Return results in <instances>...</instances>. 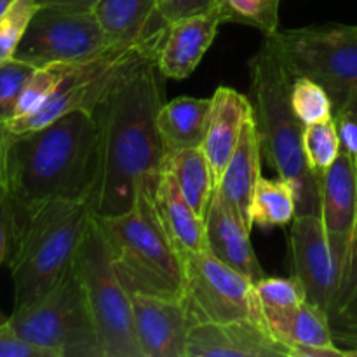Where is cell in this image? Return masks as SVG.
<instances>
[{"mask_svg": "<svg viewBox=\"0 0 357 357\" xmlns=\"http://www.w3.org/2000/svg\"><path fill=\"white\" fill-rule=\"evenodd\" d=\"M155 58L138 66L93 112L98 124L96 178L89 206L96 216H114L135 204L139 183L164 171L157 115L164 89Z\"/></svg>", "mask_w": 357, "mask_h": 357, "instance_id": "cell-1", "label": "cell"}, {"mask_svg": "<svg viewBox=\"0 0 357 357\" xmlns=\"http://www.w3.org/2000/svg\"><path fill=\"white\" fill-rule=\"evenodd\" d=\"M96 164L98 124L89 112H70L21 135L0 128V178L14 216L51 201L89 202Z\"/></svg>", "mask_w": 357, "mask_h": 357, "instance_id": "cell-2", "label": "cell"}, {"mask_svg": "<svg viewBox=\"0 0 357 357\" xmlns=\"http://www.w3.org/2000/svg\"><path fill=\"white\" fill-rule=\"evenodd\" d=\"M250 70L261 152L268 166L295 188L296 215L321 216V178L307 164L303 153L305 126L291 107L295 77L268 35L251 59Z\"/></svg>", "mask_w": 357, "mask_h": 357, "instance_id": "cell-3", "label": "cell"}, {"mask_svg": "<svg viewBox=\"0 0 357 357\" xmlns=\"http://www.w3.org/2000/svg\"><path fill=\"white\" fill-rule=\"evenodd\" d=\"M159 178L139 183L135 204L128 211L96 218L115 271L129 293L181 300L185 265L157 213L153 192Z\"/></svg>", "mask_w": 357, "mask_h": 357, "instance_id": "cell-4", "label": "cell"}, {"mask_svg": "<svg viewBox=\"0 0 357 357\" xmlns=\"http://www.w3.org/2000/svg\"><path fill=\"white\" fill-rule=\"evenodd\" d=\"M93 215L87 201H51L14 216L7 257L14 309L37 300L70 271Z\"/></svg>", "mask_w": 357, "mask_h": 357, "instance_id": "cell-5", "label": "cell"}, {"mask_svg": "<svg viewBox=\"0 0 357 357\" xmlns=\"http://www.w3.org/2000/svg\"><path fill=\"white\" fill-rule=\"evenodd\" d=\"M166 26L145 40L112 45L87 61L72 63L68 75L38 110L26 117L14 119L3 129L10 135H21L44 128L70 112L93 114L98 105L107 100L142 63L155 58Z\"/></svg>", "mask_w": 357, "mask_h": 357, "instance_id": "cell-6", "label": "cell"}, {"mask_svg": "<svg viewBox=\"0 0 357 357\" xmlns=\"http://www.w3.org/2000/svg\"><path fill=\"white\" fill-rule=\"evenodd\" d=\"M73 268L86 289L103 357H142L132 323L131 295L115 271L96 215L80 241Z\"/></svg>", "mask_w": 357, "mask_h": 357, "instance_id": "cell-7", "label": "cell"}, {"mask_svg": "<svg viewBox=\"0 0 357 357\" xmlns=\"http://www.w3.org/2000/svg\"><path fill=\"white\" fill-rule=\"evenodd\" d=\"M9 323L24 340L52 357H103L86 289L73 265L49 291L14 309Z\"/></svg>", "mask_w": 357, "mask_h": 357, "instance_id": "cell-8", "label": "cell"}, {"mask_svg": "<svg viewBox=\"0 0 357 357\" xmlns=\"http://www.w3.org/2000/svg\"><path fill=\"white\" fill-rule=\"evenodd\" d=\"M268 37L293 77H309L326 89L333 115L357 98V26H303Z\"/></svg>", "mask_w": 357, "mask_h": 357, "instance_id": "cell-9", "label": "cell"}, {"mask_svg": "<svg viewBox=\"0 0 357 357\" xmlns=\"http://www.w3.org/2000/svg\"><path fill=\"white\" fill-rule=\"evenodd\" d=\"M185 288L181 302L190 328L204 323L253 319L265 324L255 282L213 257L209 250L183 255Z\"/></svg>", "mask_w": 357, "mask_h": 357, "instance_id": "cell-10", "label": "cell"}, {"mask_svg": "<svg viewBox=\"0 0 357 357\" xmlns=\"http://www.w3.org/2000/svg\"><path fill=\"white\" fill-rule=\"evenodd\" d=\"M295 275L305 286L307 300L330 316L342 319L357 289L347 278L326 237L319 215H296L289 232Z\"/></svg>", "mask_w": 357, "mask_h": 357, "instance_id": "cell-11", "label": "cell"}, {"mask_svg": "<svg viewBox=\"0 0 357 357\" xmlns=\"http://www.w3.org/2000/svg\"><path fill=\"white\" fill-rule=\"evenodd\" d=\"M94 13L38 7L14 58L35 68L54 63H80L112 47Z\"/></svg>", "mask_w": 357, "mask_h": 357, "instance_id": "cell-12", "label": "cell"}, {"mask_svg": "<svg viewBox=\"0 0 357 357\" xmlns=\"http://www.w3.org/2000/svg\"><path fill=\"white\" fill-rule=\"evenodd\" d=\"M321 220L338 264L357 289V164L344 150L321 176Z\"/></svg>", "mask_w": 357, "mask_h": 357, "instance_id": "cell-13", "label": "cell"}, {"mask_svg": "<svg viewBox=\"0 0 357 357\" xmlns=\"http://www.w3.org/2000/svg\"><path fill=\"white\" fill-rule=\"evenodd\" d=\"M185 357H293L291 349L253 319L204 323L190 328Z\"/></svg>", "mask_w": 357, "mask_h": 357, "instance_id": "cell-14", "label": "cell"}, {"mask_svg": "<svg viewBox=\"0 0 357 357\" xmlns=\"http://www.w3.org/2000/svg\"><path fill=\"white\" fill-rule=\"evenodd\" d=\"M129 295L142 357H185L190 321L183 302L139 291Z\"/></svg>", "mask_w": 357, "mask_h": 357, "instance_id": "cell-15", "label": "cell"}, {"mask_svg": "<svg viewBox=\"0 0 357 357\" xmlns=\"http://www.w3.org/2000/svg\"><path fill=\"white\" fill-rule=\"evenodd\" d=\"M222 23H225V20L222 13L215 9L202 16L167 24L155 52L160 75L173 80L187 79L211 47Z\"/></svg>", "mask_w": 357, "mask_h": 357, "instance_id": "cell-16", "label": "cell"}, {"mask_svg": "<svg viewBox=\"0 0 357 357\" xmlns=\"http://www.w3.org/2000/svg\"><path fill=\"white\" fill-rule=\"evenodd\" d=\"M253 114L255 108L250 100L232 87H218L213 94L211 110L201 146L208 157L215 188L222 180L230 157L236 152L244 124Z\"/></svg>", "mask_w": 357, "mask_h": 357, "instance_id": "cell-17", "label": "cell"}, {"mask_svg": "<svg viewBox=\"0 0 357 357\" xmlns=\"http://www.w3.org/2000/svg\"><path fill=\"white\" fill-rule=\"evenodd\" d=\"M261 139L255 114L246 121L236 152L230 157L215 188L241 218L248 230L253 229V199L261 180Z\"/></svg>", "mask_w": 357, "mask_h": 357, "instance_id": "cell-18", "label": "cell"}, {"mask_svg": "<svg viewBox=\"0 0 357 357\" xmlns=\"http://www.w3.org/2000/svg\"><path fill=\"white\" fill-rule=\"evenodd\" d=\"M204 222L208 250L213 257L246 275L255 284L265 278L251 244V232L216 190Z\"/></svg>", "mask_w": 357, "mask_h": 357, "instance_id": "cell-19", "label": "cell"}, {"mask_svg": "<svg viewBox=\"0 0 357 357\" xmlns=\"http://www.w3.org/2000/svg\"><path fill=\"white\" fill-rule=\"evenodd\" d=\"M153 199H155L157 213H159L164 230L181 257L187 253L208 250L206 222L199 218L197 213L192 209V206L181 194L174 176L167 169L162 171L157 181Z\"/></svg>", "mask_w": 357, "mask_h": 357, "instance_id": "cell-20", "label": "cell"}, {"mask_svg": "<svg viewBox=\"0 0 357 357\" xmlns=\"http://www.w3.org/2000/svg\"><path fill=\"white\" fill-rule=\"evenodd\" d=\"M93 13L114 45L145 40L166 26H153L155 21H162L157 0H100Z\"/></svg>", "mask_w": 357, "mask_h": 357, "instance_id": "cell-21", "label": "cell"}, {"mask_svg": "<svg viewBox=\"0 0 357 357\" xmlns=\"http://www.w3.org/2000/svg\"><path fill=\"white\" fill-rule=\"evenodd\" d=\"M211 110V98L180 96L162 105L157 128L166 155L192 146H201Z\"/></svg>", "mask_w": 357, "mask_h": 357, "instance_id": "cell-22", "label": "cell"}, {"mask_svg": "<svg viewBox=\"0 0 357 357\" xmlns=\"http://www.w3.org/2000/svg\"><path fill=\"white\" fill-rule=\"evenodd\" d=\"M264 316L271 333L288 345L291 354L293 349L298 345H312V347L337 345L330 316L309 300L293 309L264 312Z\"/></svg>", "mask_w": 357, "mask_h": 357, "instance_id": "cell-23", "label": "cell"}, {"mask_svg": "<svg viewBox=\"0 0 357 357\" xmlns=\"http://www.w3.org/2000/svg\"><path fill=\"white\" fill-rule=\"evenodd\" d=\"M164 169L176 180L181 194L187 199L199 218L206 220L215 194V180L202 146L178 150L164 159Z\"/></svg>", "mask_w": 357, "mask_h": 357, "instance_id": "cell-24", "label": "cell"}, {"mask_svg": "<svg viewBox=\"0 0 357 357\" xmlns=\"http://www.w3.org/2000/svg\"><path fill=\"white\" fill-rule=\"evenodd\" d=\"M296 218L295 188L284 178L258 181L253 199V223L261 229L289 225Z\"/></svg>", "mask_w": 357, "mask_h": 357, "instance_id": "cell-25", "label": "cell"}, {"mask_svg": "<svg viewBox=\"0 0 357 357\" xmlns=\"http://www.w3.org/2000/svg\"><path fill=\"white\" fill-rule=\"evenodd\" d=\"M340 152L342 143L335 119L303 128V153H305L309 167L319 178L330 169Z\"/></svg>", "mask_w": 357, "mask_h": 357, "instance_id": "cell-26", "label": "cell"}, {"mask_svg": "<svg viewBox=\"0 0 357 357\" xmlns=\"http://www.w3.org/2000/svg\"><path fill=\"white\" fill-rule=\"evenodd\" d=\"M279 7L281 0H218L216 9L225 23L236 21L272 35L279 30Z\"/></svg>", "mask_w": 357, "mask_h": 357, "instance_id": "cell-27", "label": "cell"}, {"mask_svg": "<svg viewBox=\"0 0 357 357\" xmlns=\"http://www.w3.org/2000/svg\"><path fill=\"white\" fill-rule=\"evenodd\" d=\"M291 107L303 126L333 119V103L323 86L309 77H295L291 84Z\"/></svg>", "mask_w": 357, "mask_h": 357, "instance_id": "cell-28", "label": "cell"}, {"mask_svg": "<svg viewBox=\"0 0 357 357\" xmlns=\"http://www.w3.org/2000/svg\"><path fill=\"white\" fill-rule=\"evenodd\" d=\"M70 68H72V63H54V65L35 68L33 75L26 82L20 96V101H17L14 119L26 117V115L38 110L52 96V93L58 89L63 79L68 75Z\"/></svg>", "mask_w": 357, "mask_h": 357, "instance_id": "cell-29", "label": "cell"}, {"mask_svg": "<svg viewBox=\"0 0 357 357\" xmlns=\"http://www.w3.org/2000/svg\"><path fill=\"white\" fill-rule=\"evenodd\" d=\"M33 72V65L16 58L0 63V128L14 119L21 93Z\"/></svg>", "mask_w": 357, "mask_h": 357, "instance_id": "cell-30", "label": "cell"}, {"mask_svg": "<svg viewBox=\"0 0 357 357\" xmlns=\"http://www.w3.org/2000/svg\"><path fill=\"white\" fill-rule=\"evenodd\" d=\"M255 291L264 312L293 309L307 300L305 286L296 275L264 278L255 284Z\"/></svg>", "mask_w": 357, "mask_h": 357, "instance_id": "cell-31", "label": "cell"}, {"mask_svg": "<svg viewBox=\"0 0 357 357\" xmlns=\"http://www.w3.org/2000/svg\"><path fill=\"white\" fill-rule=\"evenodd\" d=\"M35 0H17L0 20V63L14 58L31 17L37 13Z\"/></svg>", "mask_w": 357, "mask_h": 357, "instance_id": "cell-32", "label": "cell"}, {"mask_svg": "<svg viewBox=\"0 0 357 357\" xmlns=\"http://www.w3.org/2000/svg\"><path fill=\"white\" fill-rule=\"evenodd\" d=\"M218 0H157V10L166 24L202 16L216 9Z\"/></svg>", "mask_w": 357, "mask_h": 357, "instance_id": "cell-33", "label": "cell"}, {"mask_svg": "<svg viewBox=\"0 0 357 357\" xmlns=\"http://www.w3.org/2000/svg\"><path fill=\"white\" fill-rule=\"evenodd\" d=\"M0 357H52L47 351L35 347L13 328L9 319L0 324Z\"/></svg>", "mask_w": 357, "mask_h": 357, "instance_id": "cell-34", "label": "cell"}, {"mask_svg": "<svg viewBox=\"0 0 357 357\" xmlns=\"http://www.w3.org/2000/svg\"><path fill=\"white\" fill-rule=\"evenodd\" d=\"M340 136L342 150L347 152L357 164V98L333 115Z\"/></svg>", "mask_w": 357, "mask_h": 357, "instance_id": "cell-35", "label": "cell"}, {"mask_svg": "<svg viewBox=\"0 0 357 357\" xmlns=\"http://www.w3.org/2000/svg\"><path fill=\"white\" fill-rule=\"evenodd\" d=\"M14 232V213L10 195L7 192L6 183L0 178V265L7 260L13 244Z\"/></svg>", "mask_w": 357, "mask_h": 357, "instance_id": "cell-36", "label": "cell"}, {"mask_svg": "<svg viewBox=\"0 0 357 357\" xmlns=\"http://www.w3.org/2000/svg\"><path fill=\"white\" fill-rule=\"evenodd\" d=\"M38 7H58V9L93 13L100 0H35Z\"/></svg>", "mask_w": 357, "mask_h": 357, "instance_id": "cell-37", "label": "cell"}, {"mask_svg": "<svg viewBox=\"0 0 357 357\" xmlns=\"http://www.w3.org/2000/svg\"><path fill=\"white\" fill-rule=\"evenodd\" d=\"M293 357H345V351L338 349L337 345H331V347L298 345L293 349Z\"/></svg>", "mask_w": 357, "mask_h": 357, "instance_id": "cell-38", "label": "cell"}, {"mask_svg": "<svg viewBox=\"0 0 357 357\" xmlns=\"http://www.w3.org/2000/svg\"><path fill=\"white\" fill-rule=\"evenodd\" d=\"M333 337L335 340H344L351 345H357V319H349L344 317V324L337 326L333 324Z\"/></svg>", "mask_w": 357, "mask_h": 357, "instance_id": "cell-39", "label": "cell"}, {"mask_svg": "<svg viewBox=\"0 0 357 357\" xmlns=\"http://www.w3.org/2000/svg\"><path fill=\"white\" fill-rule=\"evenodd\" d=\"M16 2L17 0H0V20H2L3 14H6Z\"/></svg>", "mask_w": 357, "mask_h": 357, "instance_id": "cell-40", "label": "cell"}, {"mask_svg": "<svg viewBox=\"0 0 357 357\" xmlns=\"http://www.w3.org/2000/svg\"><path fill=\"white\" fill-rule=\"evenodd\" d=\"M345 357H357V345L354 349H347L345 351Z\"/></svg>", "mask_w": 357, "mask_h": 357, "instance_id": "cell-41", "label": "cell"}]
</instances>
